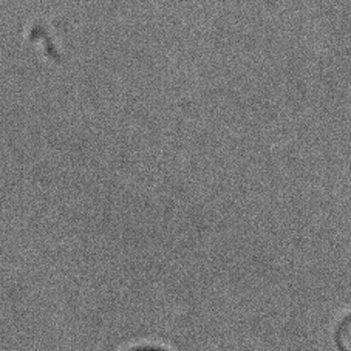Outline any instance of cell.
I'll return each instance as SVG.
<instances>
[{
    "instance_id": "cell-1",
    "label": "cell",
    "mask_w": 351,
    "mask_h": 351,
    "mask_svg": "<svg viewBox=\"0 0 351 351\" xmlns=\"http://www.w3.org/2000/svg\"><path fill=\"white\" fill-rule=\"evenodd\" d=\"M335 339L339 350L351 351V313L337 324Z\"/></svg>"
}]
</instances>
